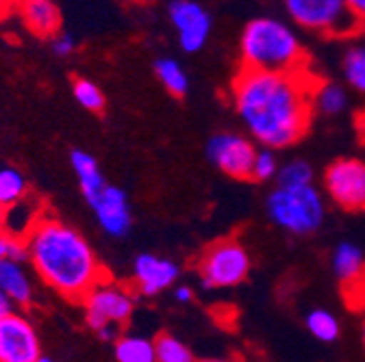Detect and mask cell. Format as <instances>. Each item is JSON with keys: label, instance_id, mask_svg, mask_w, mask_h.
I'll use <instances>...</instances> for the list:
<instances>
[{"label": "cell", "instance_id": "cell-1", "mask_svg": "<svg viewBox=\"0 0 365 362\" xmlns=\"http://www.w3.org/2000/svg\"><path fill=\"white\" fill-rule=\"evenodd\" d=\"M315 78L307 72L244 68L231 82V102L250 137L272 150L298 144L313 117Z\"/></svg>", "mask_w": 365, "mask_h": 362}, {"label": "cell", "instance_id": "cell-2", "mask_svg": "<svg viewBox=\"0 0 365 362\" xmlns=\"http://www.w3.org/2000/svg\"><path fill=\"white\" fill-rule=\"evenodd\" d=\"M24 241L37 278L70 302H83L91 287L107 278L87 239L55 217L41 215Z\"/></svg>", "mask_w": 365, "mask_h": 362}, {"label": "cell", "instance_id": "cell-3", "mask_svg": "<svg viewBox=\"0 0 365 362\" xmlns=\"http://www.w3.org/2000/svg\"><path fill=\"white\" fill-rule=\"evenodd\" d=\"M244 68L272 72H300L307 68V55L296 31L279 18H252L240 37Z\"/></svg>", "mask_w": 365, "mask_h": 362}, {"label": "cell", "instance_id": "cell-4", "mask_svg": "<svg viewBox=\"0 0 365 362\" xmlns=\"http://www.w3.org/2000/svg\"><path fill=\"white\" fill-rule=\"evenodd\" d=\"M267 217L281 230L304 237L319 230L327 217L324 196L315 189V185L307 187H281L277 185L265 202Z\"/></svg>", "mask_w": 365, "mask_h": 362}, {"label": "cell", "instance_id": "cell-5", "mask_svg": "<svg viewBox=\"0 0 365 362\" xmlns=\"http://www.w3.org/2000/svg\"><path fill=\"white\" fill-rule=\"evenodd\" d=\"M85 324L103 341H115L135 310V295L111 280H101L83 297Z\"/></svg>", "mask_w": 365, "mask_h": 362}, {"label": "cell", "instance_id": "cell-6", "mask_svg": "<svg viewBox=\"0 0 365 362\" xmlns=\"http://www.w3.org/2000/svg\"><path fill=\"white\" fill-rule=\"evenodd\" d=\"M283 7L296 26L324 37H352L361 33L346 0H283Z\"/></svg>", "mask_w": 365, "mask_h": 362}, {"label": "cell", "instance_id": "cell-7", "mask_svg": "<svg viewBox=\"0 0 365 362\" xmlns=\"http://www.w3.org/2000/svg\"><path fill=\"white\" fill-rule=\"evenodd\" d=\"M250 254L237 239L211 243L198 260V274L205 289H233L250 274Z\"/></svg>", "mask_w": 365, "mask_h": 362}, {"label": "cell", "instance_id": "cell-8", "mask_svg": "<svg viewBox=\"0 0 365 362\" xmlns=\"http://www.w3.org/2000/svg\"><path fill=\"white\" fill-rule=\"evenodd\" d=\"M255 156V139L240 132H217L207 142V159L211 165L235 180H252Z\"/></svg>", "mask_w": 365, "mask_h": 362}, {"label": "cell", "instance_id": "cell-9", "mask_svg": "<svg viewBox=\"0 0 365 362\" xmlns=\"http://www.w3.org/2000/svg\"><path fill=\"white\" fill-rule=\"evenodd\" d=\"M324 191L344 211H365V161L337 159L324 171Z\"/></svg>", "mask_w": 365, "mask_h": 362}, {"label": "cell", "instance_id": "cell-10", "mask_svg": "<svg viewBox=\"0 0 365 362\" xmlns=\"http://www.w3.org/2000/svg\"><path fill=\"white\" fill-rule=\"evenodd\" d=\"M41 345L33 324L22 312L0 316V362H39Z\"/></svg>", "mask_w": 365, "mask_h": 362}, {"label": "cell", "instance_id": "cell-11", "mask_svg": "<svg viewBox=\"0 0 365 362\" xmlns=\"http://www.w3.org/2000/svg\"><path fill=\"white\" fill-rule=\"evenodd\" d=\"M168 16L172 26L176 28L178 43L182 50L194 55L207 46L213 22L209 11L198 0H172L168 7Z\"/></svg>", "mask_w": 365, "mask_h": 362}, {"label": "cell", "instance_id": "cell-12", "mask_svg": "<svg viewBox=\"0 0 365 362\" xmlns=\"http://www.w3.org/2000/svg\"><path fill=\"white\" fill-rule=\"evenodd\" d=\"M178 280V265L159 254H140L133 262V282L137 293L155 297Z\"/></svg>", "mask_w": 365, "mask_h": 362}, {"label": "cell", "instance_id": "cell-13", "mask_svg": "<svg viewBox=\"0 0 365 362\" xmlns=\"http://www.w3.org/2000/svg\"><path fill=\"white\" fill-rule=\"evenodd\" d=\"M87 204L91 206V211H94L98 225L109 237L128 235L133 215H130L128 198L120 187L105 185V189L94 200H89Z\"/></svg>", "mask_w": 365, "mask_h": 362}, {"label": "cell", "instance_id": "cell-14", "mask_svg": "<svg viewBox=\"0 0 365 362\" xmlns=\"http://www.w3.org/2000/svg\"><path fill=\"white\" fill-rule=\"evenodd\" d=\"M18 9L24 26L37 37H55L61 31V14L53 0H24Z\"/></svg>", "mask_w": 365, "mask_h": 362}, {"label": "cell", "instance_id": "cell-15", "mask_svg": "<svg viewBox=\"0 0 365 362\" xmlns=\"http://www.w3.org/2000/svg\"><path fill=\"white\" fill-rule=\"evenodd\" d=\"M0 291L14 304L29 306L33 299V280L22 260L3 258L0 260Z\"/></svg>", "mask_w": 365, "mask_h": 362}, {"label": "cell", "instance_id": "cell-16", "mask_svg": "<svg viewBox=\"0 0 365 362\" xmlns=\"http://www.w3.org/2000/svg\"><path fill=\"white\" fill-rule=\"evenodd\" d=\"M333 274L341 284H356L365 276V254L352 241H341L331 256Z\"/></svg>", "mask_w": 365, "mask_h": 362}, {"label": "cell", "instance_id": "cell-17", "mask_svg": "<svg viewBox=\"0 0 365 362\" xmlns=\"http://www.w3.org/2000/svg\"><path fill=\"white\" fill-rule=\"evenodd\" d=\"M41 215L43 213L39 208V202L35 198L26 196L3 211V230L9 233L11 237L24 239L33 230V225L39 221Z\"/></svg>", "mask_w": 365, "mask_h": 362}, {"label": "cell", "instance_id": "cell-18", "mask_svg": "<svg viewBox=\"0 0 365 362\" xmlns=\"http://www.w3.org/2000/svg\"><path fill=\"white\" fill-rule=\"evenodd\" d=\"M70 161H72V169L78 178V187L83 191V198L87 202L94 200L107 185V180L98 167V161L89 152H83V150H74L70 154Z\"/></svg>", "mask_w": 365, "mask_h": 362}, {"label": "cell", "instance_id": "cell-19", "mask_svg": "<svg viewBox=\"0 0 365 362\" xmlns=\"http://www.w3.org/2000/svg\"><path fill=\"white\" fill-rule=\"evenodd\" d=\"M313 111L322 115H339L348 109V94L337 82H315L311 94Z\"/></svg>", "mask_w": 365, "mask_h": 362}, {"label": "cell", "instance_id": "cell-20", "mask_svg": "<svg viewBox=\"0 0 365 362\" xmlns=\"http://www.w3.org/2000/svg\"><path fill=\"white\" fill-rule=\"evenodd\" d=\"M115 360L120 362H155L157 353H155V343L137 336V334H120L115 341Z\"/></svg>", "mask_w": 365, "mask_h": 362}, {"label": "cell", "instance_id": "cell-21", "mask_svg": "<svg viewBox=\"0 0 365 362\" xmlns=\"http://www.w3.org/2000/svg\"><path fill=\"white\" fill-rule=\"evenodd\" d=\"M155 74L159 78V82L168 89V94H172L174 98H182L190 92V76L176 59L170 57H161L155 61Z\"/></svg>", "mask_w": 365, "mask_h": 362}, {"label": "cell", "instance_id": "cell-22", "mask_svg": "<svg viewBox=\"0 0 365 362\" xmlns=\"http://www.w3.org/2000/svg\"><path fill=\"white\" fill-rule=\"evenodd\" d=\"M341 72L354 92L365 94V41H354L344 50Z\"/></svg>", "mask_w": 365, "mask_h": 362}, {"label": "cell", "instance_id": "cell-23", "mask_svg": "<svg viewBox=\"0 0 365 362\" xmlns=\"http://www.w3.org/2000/svg\"><path fill=\"white\" fill-rule=\"evenodd\" d=\"M307 330L319 343H335L339 339V321L331 310L315 308L307 314Z\"/></svg>", "mask_w": 365, "mask_h": 362}, {"label": "cell", "instance_id": "cell-24", "mask_svg": "<svg viewBox=\"0 0 365 362\" xmlns=\"http://www.w3.org/2000/svg\"><path fill=\"white\" fill-rule=\"evenodd\" d=\"M29 196V185L26 178L14 169V167H3L0 169V206L7 208L16 204L18 200Z\"/></svg>", "mask_w": 365, "mask_h": 362}, {"label": "cell", "instance_id": "cell-25", "mask_svg": "<svg viewBox=\"0 0 365 362\" xmlns=\"http://www.w3.org/2000/svg\"><path fill=\"white\" fill-rule=\"evenodd\" d=\"M155 353L159 362H192L194 360V351L174 334L157 336Z\"/></svg>", "mask_w": 365, "mask_h": 362}, {"label": "cell", "instance_id": "cell-26", "mask_svg": "<svg viewBox=\"0 0 365 362\" xmlns=\"http://www.w3.org/2000/svg\"><path fill=\"white\" fill-rule=\"evenodd\" d=\"M313 178H315L313 167L302 159H294L285 163L283 167H279L277 183L281 187H307V185H313Z\"/></svg>", "mask_w": 365, "mask_h": 362}, {"label": "cell", "instance_id": "cell-27", "mask_svg": "<svg viewBox=\"0 0 365 362\" xmlns=\"http://www.w3.org/2000/svg\"><path fill=\"white\" fill-rule=\"evenodd\" d=\"M72 92H74L76 102L83 109H87L91 113H103L105 111L107 98H105L103 89L96 82H91L87 78H76L74 85H72Z\"/></svg>", "mask_w": 365, "mask_h": 362}, {"label": "cell", "instance_id": "cell-28", "mask_svg": "<svg viewBox=\"0 0 365 362\" xmlns=\"http://www.w3.org/2000/svg\"><path fill=\"white\" fill-rule=\"evenodd\" d=\"M279 174V161H277V154H274L272 148L267 146H261V150H257V156H255V163H252V180H269Z\"/></svg>", "mask_w": 365, "mask_h": 362}, {"label": "cell", "instance_id": "cell-29", "mask_svg": "<svg viewBox=\"0 0 365 362\" xmlns=\"http://www.w3.org/2000/svg\"><path fill=\"white\" fill-rule=\"evenodd\" d=\"M53 50L59 57H68L74 50V37L72 35H66V33H57L53 37Z\"/></svg>", "mask_w": 365, "mask_h": 362}, {"label": "cell", "instance_id": "cell-30", "mask_svg": "<svg viewBox=\"0 0 365 362\" xmlns=\"http://www.w3.org/2000/svg\"><path fill=\"white\" fill-rule=\"evenodd\" d=\"M346 5H348L350 14L356 18L361 31H365V0H346Z\"/></svg>", "mask_w": 365, "mask_h": 362}, {"label": "cell", "instance_id": "cell-31", "mask_svg": "<svg viewBox=\"0 0 365 362\" xmlns=\"http://www.w3.org/2000/svg\"><path fill=\"white\" fill-rule=\"evenodd\" d=\"M11 241H14V237H11L9 233H5L3 228H0V260H3V258H9Z\"/></svg>", "mask_w": 365, "mask_h": 362}, {"label": "cell", "instance_id": "cell-32", "mask_svg": "<svg viewBox=\"0 0 365 362\" xmlns=\"http://www.w3.org/2000/svg\"><path fill=\"white\" fill-rule=\"evenodd\" d=\"M174 299L180 302V304H187V302L194 299V291L190 287H176L174 289Z\"/></svg>", "mask_w": 365, "mask_h": 362}, {"label": "cell", "instance_id": "cell-33", "mask_svg": "<svg viewBox=\"0 0 365 362\" xmlns=\"http://www.w3.org/2000/svg\"><path fill=\"white\" fill-rule=\"evenodd\" d=\"M11 310H14V302H11L3 291H0V316L7 314V312H11Z\"/></svg>", "mask_w": 365, "mask_h": 362}, {"label": "cell", "instance_id": "cell-34", "mask_svg": "<svg viewBox=\"0 0 365 362\" xmlns=\"http://www.w3.org/2000/svg\"><path fill=\"white\" fill-rule=\"evenodd\" d=\"M11 11V5H9V0H0V20L7 18Z\"/></svg>", "mask_w": 365, "mask_h": 362}, {"label": "cell", "instance_id": "cell-35", "mask_svg": "<svg viewBox=\"0 0 365 362\" xmlns=\"http://www.w3.org/2000/svg\"><path fill=\"white\" fill-rule=\"evenodd\" d=\"M22 3H24V0H9V5H11V7H20Z\"/></svg>", "mask_w": 365, "mask_h": 362}, {"label": "cell", "instance_id": "cell-36", "mask_svg": "<svg viewBox=\"0 0 365 362\" xmlns=\"http://www.w3.org/2000/svg\"><path fill=\"white\" fill-rule=\"evenodd\" d=\"M3 211H5V208L0 206V228H3Z\"/></svg>", "mask_w": 365, "mask_h": 362}, {"label": "cell", "instance_id": "cell-37", "mask_svg": "<svg viewBox=\"0 0 365 362\" xmlns=\"http://www.w3.org/2000/svg\"><path fill=\"white\" fill-rule=\"evenodd\" d=\"M363 347H365V321H363Z\"/></svg>", "mask_w": 365, "mask_h": 362}]
</instances>
